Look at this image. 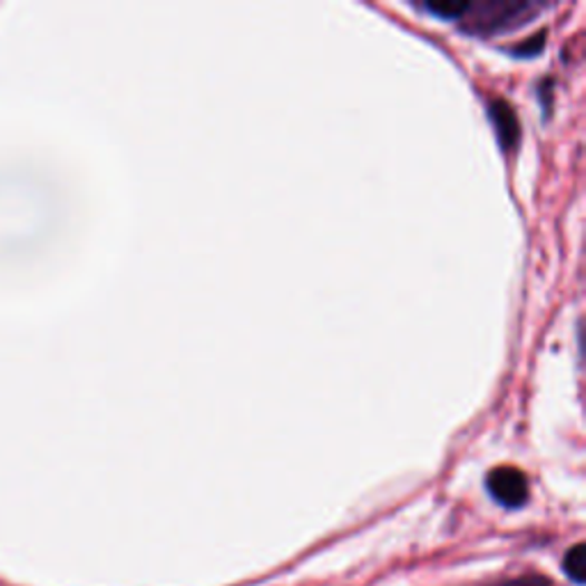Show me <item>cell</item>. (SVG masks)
I'll list each match as a JSON object with an SVG mask.
<instances>
[{
    "mask_svg": "<svg viewBox=\"0 0 586 586\" xmlns=\"http://www.w3.org/2000/svg\"><path fill=\"white\" fill-rule=\"evenodd\" d=\"M546 6L529 3V0H481V3H468L460 28L470 35L492 37L499 32H511L529 23Z\"/></svg>",
    "mask_w": 586,
    "mask_h": 586,
    "instance_id": "6da1fadb",
    "label": "cell"
},
{
    "mask_svg": "<svg viewBox=\"0 0 586 586\" xmlns=\"http://www.w3.org/2000/svg\"><path fill=\"white\" fill-rule=\"evenodd\" d=\"M486 488L501 507L520 509L529 497L527 477L518 468H497L488 475Z\"/></svg>",
    "mask_w": 586,
    "mask_h": 586,
    "instance_id": "7a4b0ae2",
    "label": "cell"
},
{
    "mask_svg": "<svg viewBox=\"0 0 586 586\" xmlns=\"http://www.w3.org/2000/svg\"><path fill=\"white\" fill-rule=\"evenodd\" d=\"M488 115L492 119V127L497 131L499 145L507 152L516 149L520 143V121L516 110L505 99H490L488 101Z\"/></svg>",
    "mask_w": 586,
    "mask_h": 586,
    "instance_id": "3957f363",
    "label": "cell"
},
{
    "mask_svg": "<svg viewBox=\"0 0 586 586\" xmlns=\"http://www.w3.org/2000/svg\"><path fill=\"white\" fill-rule=\"evenodd\" d=\"M564 573L575 582V584H584L586 579V548L584 543H577L575 548H570L564 557Z\"/></svg>",
    "mask_w": 586,
    "mask_h": 586,
    "instance_id": "277c9868",
    "label": "cell"
},
{
    "mask_svg": "<svg viewBox=\"0 0 586 586\" xmlns=\"http://www.w3.org/2000/svg\"><path fill=\"white\" fill-rule=\"evenodd\" d=\"M427 12L440 19H460L468 8V3H456V0H440V3H424Z\"/></svg>",
    "mask_w": 586,
    "mask_h": 586,
    "instance_id": "5b68a950",
    "label": "cell"
},
{
    "mask_svg": "<svg viewBox=\"0 0 586 586\" xmlns=\"http://www.w3.org/2000/svg\"><path fill=\"white\" fill-rule=\"evenodd\" d=\"M497 586H555L548 577L543 575H525V577H516V579H507Z\"/></svg>",
    "mask_w": 586,
    "mask_h": 586,
    "instance_id": "8992f818",
    "label": "cell"
},
{
    "mask_svg": "<svg viewBox=\"0 0 586 586\" xmlns=\"http://www.w3.org/2000/svg\"><path fill=\"white\" fill-rule=\"evenodd\" d=\"M543 45H546V37H543V32H538L534 39H529V41H525V45H520L514 53H518L520 58L536 56V53L543 49Z\"/></svg>",
    "mask_w": 586,
    "mask_h": 586,
    "instance_id": "52a82bcc",
    "label": "cell"
}]
</instances>
